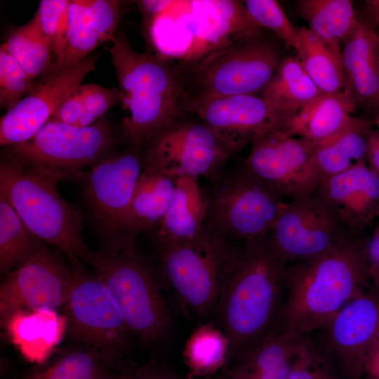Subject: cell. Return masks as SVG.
Segmentation results:
<instances>
[{
	"label": "cell",
	"instance_id": "13",
	"mask_svg": "<svg viewBox=\"0 0 379 379\" xmlns=\"http://www.w3.org/2000/svg\"><path fill=\"white\" fill-rule=\"evenodd\" d=\"M142 170V151L127 147L100 159L83 178L84 194L105 241V251H120L121 225Z\"/></svg>",
	"mask_w": 379,
	"mask_h": 379
},
{
	"label": "cell",
	"instance_id": "38",
	"mask_svg": "<svg viewBox=\"0 0 379 379\" xmlns=\"http://www.w3.org/2000/svg\"><path fill=\"white\" fill-rule=\"evenodd\" d=\"M34 79L2 47L0 48V105L11 109L35 88Z\"/></svg>",
	"mask_w": 379,
	"mask_h": 379
},
{
	"label": "cell",
	"instance_id": "29",
	"mask_svg": "<svg viewBox=\"0 0 379 379\" xmlns=\"http://www.w3.org/2000/svg\"><path fill=\"white\" fill-rule=\"evenodd\" d=\"M323 93L307 73L301 60L288 56L281 60L261 96L291 114Z\"/></svg>",
	"mask_w": 379,
	"mask_h": 379
},
{
	"label": "cell",
	"instance_id": "4",
	"mask_svg": "<svg viewBox=\"0 0 379 379\" xmlns=\"http://www.w3.org/2000/svg\"><path fill=\"white\" fill-rule=\"evenodd\" d=\"M239 1H173L145 36L157 58L186 65L237 39L261 33Z\"/></svg>",
	"mask_w": 379,
	"mask_h": 379
},
{
	"label": "cell",
	"instance_id": "43",
	"mask_svg": "<svg viewBox=\"0 0 379 379\" xmlns=\"http://www.w3.org/2000/svg\"><path fill=\"white\" fill-rule=\"evenodd\" d=\"M119 379H180L163 365L151 362L124 371Z\"/></svg>",
	"mask_w": 379,
	"mask_h": 379
},
{
	"label": "cell",
	"instance_id": "44",
	"mask_svg": "<svg viewBox=\"0 0 379 379\" xmlns=\"http://www.w3.org/2000/svg\"><path fill=\"white\" fill-rule=\"evenodd\" d=\"M140 12L144 34L154 20L171 6L172 0H140L135 1Z\"/></svg>",
	"mask_w": 379,
	"mask_h": 379
},
{
	"label": "cell",
	"instance_id": "7",
	"mask_svg": "<svg viewBox=\"0 0 379 379\" xmlns=\"http://www.w3.org/2000/svg\"><path fill=\"white\" fill-rule=\"evenodd\" d=\"M116 300L132 332L149 347L164 344L172 317L162 292L164 285L154 268L136 247L118 251H91L84 260Z\"/></svg>",
	"mask_w": 379,
	"mask_h": 379
},
{
	"label": "cell",
	"instance_id": "47",
	"mask_svg": "<svg viewBox=\"0 0 379 379\" xmlns=\"http://www.w3.org/2000/svg\"><path fill=\"white\" fill-rule=\"evenodd\" d=\"M365 375L369 379H379V344L371 354L365 370Z\"/></svg>",
	"mask_w": 379,
	"mask_h": 379
},
{
	"label": "cell",
	"instance_id": "36",
	"mask_svg": "<svg viewBox=\"0 0 379 379\" xmlns=\"http://www.w3.org/2000/svg\"><path fill=\"white\" fill-rule=\"evenodd\" d=\"M68 0H41L36 12L41 29L48 40L55 57L53 73L63 64L69 25Z\"/></svg>",
	"mask_w": 379,
	"mask_h": 379
},
{
	"label": "cell",
	"instance_id": "14",
	"mask_svg": "<svg viewBox=\"0 0 379 379\" xmlns=\"http://www.w3.org/2000/svg\"><path fill=\"white\" fill-rule=\"evenodd\" d=\"M244 166L284 199L309 197L324 180L314 159L316 145L277 131L255 138Z\"/></svg>",
	"mask_w": 379,
	"mask_h": 379
},
{
	"label": "cell",
	"instance_id": "22",
	"mask_svg": "<svg viewBox=\"0 0 379 379\" xmlns=\"http://www.w3.org/2000/svg\"><path fill=\"white\" fill-rule=\"evenodd\" d=\"M176 178L143 169L124 219L120 251L135 247L139 234L157 231L173 195Z\"/></svg>",
	"mask_w": 379,
	"mask_h": 379
},
{
	"label": "cell",
	"instance_id": "18",
	"mask_svg": "<svg viewBox=\"0 0 379 379\" xmlns=\"http://www.w3.org/2000/svg\"><path fill=\"white\" fill-rule=\"evenodd\" d=\"M72 274L58 251L46 245L8 273L0 287V314L62 308Z\"/></svg>",
	"mask_w": 379,
	"mask_h": 379
},
{
	"label": "cell",
	"instance_id": "46",
	"mask_svg": "<svg viewBox=\"0 0 379 379\" xmlns=\"http://www.w3.org/2000/svg\"><path fill=\"white\" fill-rule=\"evenodd\" d=\"M367 164L379 175V130L371 128L367 133Z\"/></svg>",
	"mask_w": 379,
	"mask_h": 379
},
{
	"label": "cell",
	"instance_id": "41",
	"mask_svg": "<svg viewBox=\"0 0 379 379\" xmlns=\"http://www.w3.org/2000/svg\"><path fill=\"white\" fill-rule=\"evenodd\" d=\"M93 26L102 43L114 41L121 19L120 1L115 0H84Z\"/></svg>",
	"mask_w": 379,
	"mask_h": 379
},
{
	"label": "cell",
	"instance_id": "10",
	"mask_svg": "<svg viewBox=\"0 0 379 379\" xmlns=\"http://www.w3.org/2000/svg\"><path fill=\"white\" fill-rule=\"evenodd\" d=\"M211 182L205 225L242 244L269 234L284 202L280 195L244 164Z\"/></svg>",
	"mask_w": 379,
	"mask_h": 379
},
{
	"label": "cell",
	"instance_id": "11",
	"mask_svg": "<svg viewBox=\"0 0 379 379\" xmlns=\"http://www.w3.org/2000/svg\"><path fill=\"white\" fill-rule=\"evenodd\" d=\"M114 142L102 118L85 127L48 121L32 139L11 146L10 153L61 181L84 178L83 169L112 152Z\"/></svg>",
	"mask_w": 379,
	"mask_h": 379
},
{
	"label": "cell",
	"instance_id": "8",
	"mask_svg": "<svg viewBox=\"0 0 379 379\" xmlns=\"http://www.w3.org/2000/svg\"><path fill=\"white\" fill-rule=\"evenodd\" d=\"M260 34L241 37L195 62L175 65L192 102L236 95H256L281 61L277 47Z\"/></svg>",
	"mask_w": 379,
	"mask_h": 379
},
{
	"label": "cell",
	"instance_id": "5",
	"mask_svg": "<svg viewBox=\"0 0 379 379\" xmlns=\"http://www.w3.org/2000/svg\"><path fill=\"white\" fill-rule=\"evenodd\" d=\"M60 180L11 153L1 159L0 196L36 237L62 252L73 266L84 264L91 251L81 217L60 194Z\"/></svg>",
	"mask_w": 379,
	"mask_h": 379
},
{
	"label": "cell",
	"instance_id": "28",
	"mask_svg": "<svg viewBox=\"0 0 379 379\" xmlns=\"http://www.w3.org/2000/svg\"><path fill=\"white\" fill-rule=\"evenodd\" d=\"M370 128L367 119L354 117L337 135L316 145L314 159L324 179L367 164V133Z\"/></svg>",
	"mask_w": 379,
	"mask_h": 379
},
{
	"label": "cell",
	"instance_id": "45",
	"mask_svg": "<svg viewBox=\"0 0 379 379\" xmlns=\"http://www.w3.org/2000/svg\"><path fill=\"white\" fill-rule=\"evenodd\" d=\"M366 253L371 281L379 292V233L367 239Z\"/></svg>",
	"mask_w": 379,
	"mask_h": 379
},
{
	"label": "cell",
	"instance_id": "37",
	"mask_svg": "<svg viewBox=\"0 0 379 379\" xmlns=\"http://www.w3.org/2000/svg\"><path fill=\"white\" fill-rule=\"evenodd\" d=\"M244 3L250 16L260 27L273 31L295 50L298 58L301 57L302 44L298 29L290 22L277 1L246 0Z\"/></svg>",
	"mask_w": 379,
	"mask_h": 379
},
{
	"label": "cell",
	"instance_id": "3",
	"mask_svg": "<svg viewBox=\"0 0 379 379\" xmlns=\"http://www.w3.org/2000/svg\"><path fill=\"white\" fill-rule=\"evenodd\" d=\"M109 51L121 102L130 112L121 138L128 147L142 151L158 132L190 112L187 94L175 66L135 51L124 32H117Z\"/></svg>",
	"mask_w": 379,
	"mask_h": 379
},
{
	"label": "cell",
	"instance_id": "25",
	"mask_svg": "<svg viewBox=\"0 0 379 379\" xmlns=\"http://www.w3.org/2000/svg\"><path fill=\"white\" fill-rule=\"evenodd\" d=\"M357 107L347 89L338 93H322L291 115L277 132L319 145L344 129Z\"/></svg>",
	"mask_w": 379,
	"mask_h": 379
},
{
	"label": "cell",
	"instance_id": "2",
	"mask_svg": "<svg viewBox=\"0 0 379 379\" xmlns=\"http://www.w3.org/2000/svg\"><path fill=\"white\" fill-rule=\"evenodd\" d=\"M267 236L244 243L222 297L217 315L229 342L230 359L251 348L273 328L284 302L289 264L271 247Z\"/></svg>",
	"mask_w": 379,
	"mask_h": 379
},
{
	"label": "cell",
	"instance_id": "42",
	"mask_svg": "<svg viewBox=\"0 0 379 379\" xmlns=\"http://www.w3.org/2000/svg\"><path fill=\"white\" fill-rule=\"evenodd\" d=\"M80 86L61 103L48 121L78 126L84 112V96Z\"/></svg>",
	"mask_w": 379,
	"mask_h": 379
},
{
	"label": "cell",
	"instance_id": "23",
	"mask_svg": "<svg viewBox=\"0 0 379 379\" xmlns=\"http://www.w3.org/2000/svg\"><path fill=\"white\" fill-rule=\"evenodd\" d=\"M9 340L23 357L42 364L67 330L66 315L51 310H18L1 317Z\"/></svg>",
	"mask_w": 379,
	"mask_h": 379
},
{
	"label": "cell",
	"instance_id": "33",
	"mask_svg": "<svg viewBox=\"0 0 379 379\" xmlns=\"http://www.w3.org/2000/svg\"><path fill=\"white\" fill-rule=\"evenodd\" d=\"M302 53L299 58L307 73L323 93L333 94L345 90L341 60L306 27L298 28Z\"/></svg>",
	"mask_w": 379,
	"mask_h": 379
},
{
	"label": "cell",
	"instance_id": "16",
	"mask_svg": "<svg viewBox=\"0 0 379 379\" xmlns=\"http://www.w3.org/2000/svg\"><path fill=\"white\" fill-rule=\"evenodd\" d=\"M379 292L368 288L326 325L321 346L343 379H363L379 343Z\"/></svg>",
	"mask_w": 379,
	"mask_h": 379
},
{
	"label": "cell",
	"instance_id": "17",
	"mask_svg": "<svg viewBox=\"0 0 379 379\" xmlns=\"http://www.w3.org/2000/svg\"><path fill=\"white\" fill-rule=\"evenodd\" d=\"M190 112L234 152L268 133L279 131L289 113L256 95H236L192 102Z\"/></svg>",
	"mask_w": 379,
	"mask_h": 379
},
{
	"label": "cell",
	"instance_id": "35",
	"mask_svg": "<svg viewBox=\"0 0 379 379\" xmlns=\"http://www.w3.org/2000/svg\"><path fill=\"white\" fill-rule=\"evenodd\" d=\"M101 44L84 0L70 1L67 44L61 69L88 57Z\"/></svg>",
	"mask_w": 379,
	"mask_h": 379
},
{
	"label": "cell",
	"instance_id": "24",
	"mask_svg": "<svg viewBox=\"0 0 379 379\" xmlns=\"http://www.w3.org/2000/svg\"><path fill=\"white\" fill-rule=\"evenodd\" d=\"M206 195L198 178H176L168 208L152 237L157 250L190 242L201 233L206 218Z\"/></svg>",
	"mask_w": 379,
	"mask_h": 379
},
{
	"label": "cell",
	"instance_id": "30",
	"mask_svg": "<svg viewBox=\"0 0 379 379\" xmlns=\"http://www.w3.org/2000/svg\"><path fill=\"white\" fill-rule=\"evenodd\" d=\"M124 371L77 346L26 371L21 379H119Z\"/></svg>",
	"mask_w": 379,
	"mask_h": 379
},
{
	"label": "cell",
	"instance_id": "48",
	"mask_svg": "<svg viewBox=\"0 0 379 379\" xmlns=\"http://www.w3.org/2000/svg\"><path fill=\"white\" fill-rule=\"evenodd\" d=\"M366 4L372 22L379 25V0H368L366 1Z\"/></svg>",
	"mask_w": 379,
	"mask_h": 379
},
{
	"label": "cell",
	"instance_id": "21",
	"mask_svg": "<svg viewBox=\"0 0 379 379\" xmlns=\"http://www.w3.org/2000/svg\"><path fill=\"white\" fill-rule=\"evenodd\" d=\"M341 63L345 89L358 107L379 109V36L370 25L359 21L343 44Z\"/></svg>",
	"mask_w": 379,
	"mask_h": 379
},
{
	"label": "cell",
	"instance_id": "50",
	"mask_svg": "<svg viewBox=\"0 0 379 379\" xmlns=\"http://www.w3.org/2000/svg\"><path fill=\"white\" fill-rule=\"evenodd\" d=\"M373 233H374V234L379 233V218L378 219L377 225H376Z\"/></svg>",
	"mask_w": 379,
	"mask_h": 379
},
{
	"label": "cell",
	"instance_id": "49",
	"mask_svg": "<svg viewBox=\"0 0 379 379\" xmlns=\"http://www.w3.org/2000/svg\"><path fill=\"white\" fill-rule=\"evenodd\" d=\"M375 124L379 130V109L375 112Z\"/></svg>",
	"mask_w": 379,
	"mask_h": 379
},
{
	"label": "cell",
	"instance_id": "31",
	"mask_svg": "<svg viewBox=\"0 0 379 379\" xmlns=\"http://www.w3.org/2000/svg\"><path fill=\"white\" fill-rule=\"evenodd\" d=\"M46 245L25 226L0 196V271L7 275Z\"/></svg>",
	"mask_w": 379,
	"mask_h": 379
},
{
	"label": "cell",
	"instance_id": "34",
	"mask_svg": "<svg viewBox=\"0 0 379 379\" xmlns=\"http://www.w3.org/2000/svg\"><path fill=\"white\" fill-rule=\"evenodd\" d=\"M184 355L194 373H211L222 366L229 358V342L222 330L206 322L190 335Z\"/></svg>",
	"mask_w": 379,
	"mask_h": 379
},
{
	"label": "cell",
	"instance_id": "51",
	"mask_svg": "<svg viewBox=\"0 0 379 379\" xmlns=\"http://www.w3.org/2000/svg\"><path fill=\"white\" fill-rule=\"evenodd\" d=\"M378 312H379V304H378ZM379 344V343H378Z\"/></svg>",
	"mask_w": 379,
	"mask_h": 379
},
{
	"label": "cell",
	"instance_id": "20",
	"mask_svg": "<svg viewBox=\"0 0 379 379\" xmlns=\"http://www.w3.org/2000/svg\"><path fill=\"white\" fill-rule=\"evenodd\" d=\"M314 194L350 234H361L379 218V175L368 164L325 178Z\"/></svg>",
	"mask_w": 379,
	"mask_h": 379
},
{
	"label": "cell",
	"instance_id": "52",
	"mask_svg": "<svg viewBox=\"0 0 379 379\" xmlns=\"http://www.w3.org/2000/svg\"><path fill=\"white\" fill-rule=\"evenodd\" d=\"M226 379H228L227 378Z\"/></svg>",
	"mask_w": 379,
	"mask_h": 379
},
{
	"label": "cell",
	"instance_id": "1",
	"mask_svg": "<svg viewBox=\"0 0 379 379\" xmlns=\"http://www.w3.org/2000/svg\"><path fill=\"white\" fill-rule=\"evenodd\" d=\"M367 239L350 234L329 251L288 266L284 302L274 325L284 334L308 336L322 329L371 281Z\"/></svg>",
	"mask_w": 379,
	"mask_h": 379
},
{
	"label": "cell",
	"instance_id": "15",
	"mask_svg": "<svg viewBox=\"0 0 379 379\" xmlns=\"http://www.w3.org/2000/svg\"><path fill=\"white\" fill-rule=\"evenodd\" d=\"M350 234L314 194L284 201L267 236L271 247L288 264L322 255Z\"/></svg>",
	"mask_w": 379,
	"mask_h": 379
},
{
	"label": "cell",
	"instance_id": "12",
	"mask_svg": "<svg viewBox=\"0 0 379 379\" xmlns=\"http://www.w3.org/2000/svg\"><path fill=\"white\" fill-rule=\"evenodd\" d=\"M143 169L178 178L204 177L213 182L225 172L235 154L204 123L183 119L172 122L145 146Z\"/></svg>",
	"mask_w": 379,
	"mask_h": 379
},
{
	"label": "cell",
	"instance_id": "19",
	"mask_svg": "<svg viewBox=\"0 0 379 379\" xmlns=\"http://www.w3.org/2000/svg\"><path fill=\"white\" fill-rule=\"evenodd\" d=\"M98 54L53 73L1 117L0 144L13 146L32 139L61 103L75 91L95 67Z\"/></svg>",
	"mask_w": 379,
	"mask_h": 379
},
{
	"label": "cell",
	"instance_id": "26",
	"mask_svg": "<svg viewBox=\"0 0 379 379\" xmlns=\"http://www.w3.org/2000/svg\"><path fill=\"white\" fill-rule=\"evenodd\" d=\"M315 342L308 336L288 335L273 328L251 348L235 358L228 379H253L308 352Z\"/></svg>",
	"mask_w": 379,
	"mask_h": 379
},
{
	"label": "cell",
	"instance_id": "40",
	"mask_svg": "<svg viewBox=\"0 0 379 379\" xmlns=\"http://www.w3.org/2000/svg\"><path fill=\"white\" fill-rule=\"evenodd\" d=\"M288 379H343L321 345L315 343L293 370Z\"/></svg>",
	"mask_w": 379,
	"mask_h": 379
},
{
	"label": "cell",
	"instance_id": "9",
	"mask_svg": "<svg viewBox=\"0 0 379 379\" xmlns=\"http://www.w3.org/2000/svg\"><path fill=\"white\" fill-rule=\"evenodd\" d=\"M62 308L67 318V331L77 346L123 371L131 368L125 359L133 333L108 288L84 265H72Z\"/></svg>",
	"mask_w": 379,
	"mask_h": 379
},
{
	"label": "cell",
	"instance_id": "39",
	"mask_svg": "<svg viewBox=\"0 0 379 379\" xmlns=\"http://www.w3.org/2000/svg\"><path fill=\"white\" fill-rule=\"evenodd\" d=\"M84 96V112L78 126H88L99 119L112 107L121 102L119 90L97 84L81 85Z\"/></svg>",
	"mask_w": 379,
	"mask_h": 379
},
{
	"label": "cell",
	"instance_id": "27",
	"mask_svg": "<svg viewBox=\"0 0 379 379\" xmlns=\"http://www.w3.org/2000/svg\"><path fill=\"white\" fill-rule=\"evenodd\" d=\"M296 10L326 46L341 60L343 44L359 22L350 0H300Z\"/></svg>",
	"mask_w": 379,
	"mask_h": 379
},
{
	"label": "cell",
	"instance_id": "6",
	"mask_svg": "<svg viewBox=\"0 0 379 379\" xmlns=\"http://www.w3.org/2000/svg\"><path fill=\"white\" fill-rule=\"evenodd\" d=\"M243 245L204 225L194 240L158 250L161 281L199 319L217 315Z\"/></svg>",
	"mask_w": 379,
	"mask_h": 379
},
{
	"label": "cell",
	"instance_id": "32",
	"mask_svg": "<svg viewBox=\"0 0 379 379\" xmlns=\"http://www.w3.org/2000/svg\"><path fill=\"white\" fill-rule=\"evenodd\" d=\"M1 47L33 79L51 69L54 70L52 48L41 29L36 13L28 22L14 27Z\"/></svg>",
	"mask_w": 379,
	"mask_h": 379
}]
</instances>
